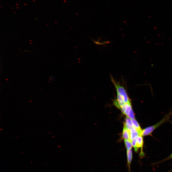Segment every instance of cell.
I'll return each instance as SVG.
<instances>
[{"instance_id": "1", "label": "cell", "mask_w": 172, "mask_h": 172, "mask_svg": "<svg viewBox=\"0 0 172 172\" xmlns=\"http://www.w3.org/2000/svg\"><path fill=\"white\" fill-rule=\"evenodd\" d=\"M172 115V113H169L166 115L161 120L156 124L144 129L142 131V136H144L150 134L156 128L168 121Z\"/></svg>"}, {"instance_id": "2", "label": "cell", "mask_w": 172, "mask_h": 172, "mask_svg": "<svg viewBox=\"0 0 172 172\" xmlns=\"http://www.w3.org/2000/svg\"><path fill=\"white\" fill-rule=\"evenodd\" d=\"M111 81L116 89L117 93L121 96L123 98L125 103L130 102L126 91L124 87L117 83L113 78H111Z\"/></svg>"}, {"instance_id": "3", "label": "cell", "mask_w": 172, "mask_h": 172, "mask_svg": "<svg viewBox=\"0 0 172 172\" xmlns=\"http://www.w3.org/2000/svg\"><path fill=\"white\" fill-rule=\"evenodd\" d=\"M113 102L114 105L120 110L125 104L122 97L117 93V99L114 100Z\"/></svg>"}, {"instance_id": "4", "label": "cell", "mask_w": 172, "mask_h": 172, "mask_svg": "<svg viewBox=\"0 0 172 172\" xmlns=\"http://www.w3.org/2000/svg\"><path fill=\"white\" fill-rule=\"evenodd\" d=\"M140 135L138 131L134 127L130 131V140L131 141L135 138Z\"/></svg>"}, {"instance_id": "5", "label": "cell", "mask_w": 172, "mask_h": 172, "mask_svg": "<svg viewBox=\"0 0 172 172\" xmlns=\"http://www.w3.org/2000/svg\"><path fill=\"white\" fill-rule=\"evenodd\" d=\"M124 125L127 129L129 131L134 127L132 124L131 119L127 116L125 119V123Z\"/></svg>"}, {"instance_id": "6", "label": "cell", "mask_w": 172, "mask_h": 172, "mask_svg": "<svg viewBox=\"0 0 172 172\" xmlns=\"http://www.w3.org/2000/svg\"><path fill=\"white\" fill-rule=\"evenodd\" d=\"M127 163L129 170L130 172V166L132 159V152L131 149L127 150Z\"/></svg>"}, {"instance_id": "7", "label": "cell", "mask_w": 172, "mask_h": 172, "mask_svg": "<svg viewBox=\"0 0 172 172\" xmlns=\"http://www.w3.org/2000/svg\"><path fill=\"white\" fill-rule=\"evenodd\" d=\"M122 136L124 139L130 141V131L127 129L124 125L123 131Z\"/></svg>"}, {"instance_id": "8", "label": "cell", "mask_w": 172, "mask_h": 172, "mask_svg": "<svg viewBox=\"0 0 172 172\" xmlns=\"http://www.w3.org/2000/svg\"><path fill=\"white\" fill-rule=\"evenodd\" d=\"M141 135H139L138 136L136 144V147L137 151L138 148L142 147L143 144V140Z\"/></svg>"}, {"instance_id": "9", "label": "cell", "mask_w": 172, "mask_h": 172, "mask_svg": "<svg viewBox=\"0 0 172 172\" xmlns=\"http://www.w3.org/2000/svg\"><path fill=\"white\" fill-rule=\"evenodd\" d=\"M124 141L127 150L131 149L132 146L131 141L124 139Z\"/></svg>"}, {"instance_id": "10", "label": "cell", "mask_w": 172, "mask_h": 172, "mask_svg": "<svg viewBox=\"0 0 172 172\" xmlns=\"http://www.w3.org/2000/svg\"><path fill=\"white\" fill-rule=\"evenodd\" d=\"M138 136H137L135 138L131 141L132 145L133 146L134 148V150L135 151H137L136 147V144Z\"/></svg>"}, {"instance_id": "11", "label": "cell", "mask_w": 172, "mask_h": 172, "mask_svg": "<svg viewBox=\"0 0 172 172\" xmlns=\"http://www.w3.org/2000/svg\"><path fill=\"white\" fill-rule=\"evenodd\" d=\"M172 158V153L171 155L167 158L168 159H171Z\"/></svg>"}, {"instance_id": "12", "label": "cell", "mask_w": 172, "mask_h": 172, "mask_svg": "<svg viewBox=\"0 0 172 172\" xmlns=\"http://www.w3.org/2000/svg\"><path fill=\"white\" fill-rule=\"evenodd\" d=\"M16 5H18V4H16Z\"/></svg>"}, {"instance_id": "13", "label": "cell", "mask_w": 172, "mask_h": 172, "mask_svg": "<svg viewBox=\"0 0 172 172\" xmlns=\"http://www.w3.org/2000/svg\"><path fill=\"white\" fill-rule=\"evenodd\" d=\"M24 4V5H27L26 4Z\"/></svg>"}, {"instance_id": "14", "label": "cell", "mask_w": 172, "mask_h": 172, "mask_svg": "<svg viewBox=\"0 0 172 172\" xmlns=\"http://www.w3.org/2000/svg\"><path fill=\"white\" fill-rule=\"evenodd\" d=\"M16 8H18V9H19V8H20L19 7H16Z\"/></svg>"}, {"instance_id": "15", "label": "cell", "mask_w": 172, "mask_h": 172, "mask_svg": "<svg viewBox=\"0 0 172 172\" xmlns=\"http://www.w3.org/2000/svg\"><path fill=\"white\" fill-rule=\"evenodd\" d=\"M33 1L35 2L36 1H35V0H33Z\"/></svg>"}, {"instance_id": "16", "label": "cell", "mask_w": 172, "mask_h": 172, "mask_svg": "<svg viewBox=\"0 0 172 172\" xmlns=\"http://www.w3.org/2000/svg\"><path fill=\"white\" fill-rule=\"evenodd\" d=\"M11 8L12 9H13V8H12V7H11Z\"/></svg>"}, {"instance_id": "17", "label": "cell", "mask_w": 172, "mask_h": 172, "mask_svg": "<svg viewBox=\"0 0 172 172\" xmlns=\"http://www.w3.org/2000/svg\"><path fill=\"white\" fill-rule=\"evenodd\" d=\"M0 7L2 8H3V7L2 6H0Z\"/></svg>"}, {"instance_id": "18", "label": "cell", "mask_w": 172, "mask_h": 172, "mask_svg": "<svg viewBox=\"0 0 172 172\" xmlns=\"http://www.w3.org/2000/svg\"><path fill=\"white\" fill-rule=\"evenodd\" d=\"M13 12V13H16V12Z\"/></svg>"}, {"instance_id": "19", "label": "cell", "mask_w": 172, "mask_h": 172, "mask_svg": "<svg viewBox=\"0 0 172 172\" xmlns=\"http://www.w3.org/2000/svg\"><path fill=\"white\" fill-rule=\"evenodd\" d=\"M20 0V1H21V0Z\"/></svg>"}]
</instances>
